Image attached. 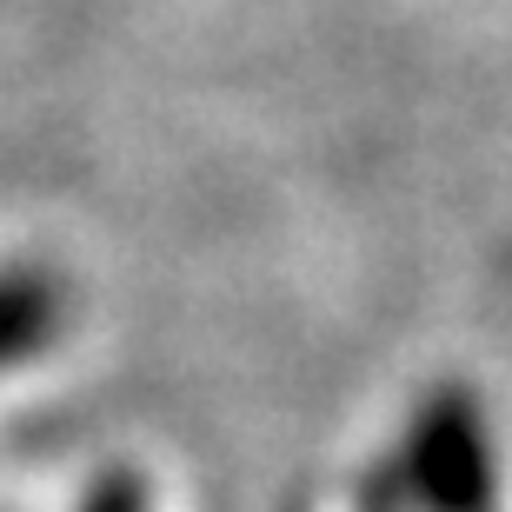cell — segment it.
<instances>
[{"mask_svg":"<svg viewBox=\"0 0 512 512\" xmlns=\"http://www.w3.org/2000/svg\"><path fill=\"white\" fill-rule=\"evenodd\" d=\"M80 512H147V486L133 473H107V479H94V493H87Z\"/></svg>","mask_w":512,"mask_h":512,"instance_id":"3","label":"cell"},{"mask_svg":"<svg viewBox=\"0 0 512 512\" xmlns=\"http://www.w3.org/2000/svg\"><path fill=\"white\" fill-rule=\"evenodd\" d=\"M386 473L419 512H499V453L486 406L466 386H433L413 406Z\"/></svg>","mask_w":512,"mask_h":512,"instance_id":"1","label":"cell"},{"mask_svg":"<svg viewBox=\"0 0 512 512\" xmlns=\"http://www.w3.org/2000/svg\"><path fill=\"white\" fill-rule=\"evenodd\" d=\"M67 326V286L47 266H0V373L27 366L60 340Z\"/></svg>","mask_w":512,"mask_h":512,"instance_id":"2","label":"cell"}]
</instances>
